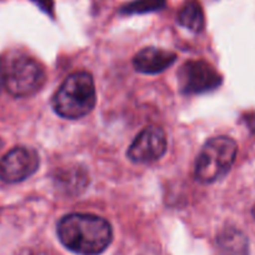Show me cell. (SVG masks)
I'll use <instances>...</instances> for the list:
<instances>
[{
	"mask_svg": "<svg viewBox=\"0 0 255 255\" xmlns=\"http://www.w3.org/2000/svg\"><path fill=\"white\" fill-rule=\"evenodd\" d=\"M4 88L15 98H26L35 94L45 83L43 65L31 56L11 53L1 60Z\"/></svg>",
	"mask_w": 255,
	"mask_h": 255,
	"instance_id": "3",
	"label": "cell"
},
{
	"mask_svg": "<svg viewBox=\"0 0 255 255\" xmlns=\"http://www.w3.org/2000/svg\"><path fill=\"white\" fill-rule=\"evenodd\" d=\"M97 103L93 77L87 72L70 74L53 98V108L65 119H80L89 114Z\"/></svg>",
	"mask_w": 255,
	"mask_h": 255,
	"instance_id": "2",
	"label": "cell"
},
{
	"mask_svg": "<svg viewBox=\"0 0 255 255\" xmlns=\"http://www.w3.org/2000/svg\"><path fill=\"white\" fill-rule=\"evenodd\" d=\"M4 87L3 83V68H1V60H0V90Z\"/></svg>",
	"mask_w": 255,
	"mask_h": 255,
	"instance_id": "14",
	"label": "cell"
},
{
	"mask_svg": "<svg viewBox=\"0 0 255 255\" xmlns=\"http://www.w3.org/2000/svg\"><path fill=\"white\" fill-rule=\"evenodd\" d=\"M39 154L33 148L16 146L0 159V180L8 184L20 183L39 168Z\"/></svg>",
	"mask_w": 255,
	"mask_h": 255,
	"instance_id": "6",
	"label": "cell"
},
{
	"mask_svg": "<svg viewBox=\"0 0 255 255\" xmlns=\"http://www.w3.org/2000/svg\"><path fill=\"white\" fill-rule=\"evenodd\" d=\"M61 244L79 255H98L113 240V229L104 218L93 214L73 213L58 223Z\"/></svg>",
	"mask_w": 255,
	"mask_h": 255,
	"instance_id": "1",
	"label": "cell"
},
{
	"mask_svg": "<svg viewBox=\"0 0 255 255\" xmlns=\"http://www.w3.org/2000/svg\"><path fill=\"white\" fill-rule=\"evenodd\" d=\"M31 1L44 13L54 16V0H31Z\"/></svg>",
	"mask_w": 255,
	"mask_h": 255,
	"instance_id": "13",
	"label": "cell"
},
{
	"mask_svg": "<svg viewBox=\"0 0 255 255\" xmlns=\"http://www.w3.org/2000/svg\"><path fill=\"white\" fill-rule=\"evenodd\" d=\"M222 75L203 60H190L179 72V87L184 94H203L220 87Z\"/></svg>",
	"mask_w": 255,
	"mask_h": 255,
	"instance_id": "5",
	"label": "cell"
},
{
	"mask_svg": "<svg viewBox=\"0 0 255 255\" xmlns=\"http://www.w3.org/2000/svg\"><path fill=\"white\" fill-rule=\"evenodd\" d=\"M178 23L195 33L204 28V11L198 0H186L178 13Z\"/></svg>",
	"mask_w": 255,
	"mask_h": 255,
	"instance_id": "11",
	"label": "cell"
},
{
	"mask_svg": "<svg viewBox=\"0 0 255 255\" xmlns=\"http://www.w3.org/2000/svg\"><path fill=\"white\" fill-rule=\"evenodd\" d=\"M55 186L64 194L79 195L89 184L87 169L80 165H72L60 169L54 176Z\"/></svg>",
	"mask_w": 255,
	"mask_h": 255,
	"instance_id": "9",
	"label": "cell"
},
{
	"mask_svg": "<svg viewBox=\"0 0 255 255\" xmlns=\"http://www.w3.org/2000/svg\"><path fill=\"white\" fill-rule=\"evenodd\" d=\"M218 247L224 255H249V240L237 228H225L217 238Z\"/></svg>",
	"mask_w": 255,
	"mask_h": 255,
	"instance_id": "10",
	"label": "cell"
},
{
	"mask_svg": "<svg viewBox=\"0 0 255 255\" xmlns=\"http://www.w3.org/2000/svg\"><path fill=\"white\" fill-rule=\"evenodd\" d=\"M238 145L229 136H215L208 140L195 161V178L210 184L227 175L234 164Z\"/></svg>",
	"mask_w": 255,
	"mask_h": 255,
	"instance_id": "4",
	"label": "cell"
},
{
	"mask_svg": "<svg viewBox=\"0 0 255 255\" xmlns=\"http://www.w3.org/2000/svg\"><path fill=\"white\" fill-rule=\"evenodd\" d=\"M166 0H134L125 4L120 9V13L124 15L134 14H146L151 11H158L165 8Z\"/></svg>",
	"mask_w": 255,
	"mask_h": 255,
	"instance_id": "12",
	"label": "cell"
},
{
	"mask_svg": "<svg viewBox=\"0 0 255 255\" xmlns=\"http://www.w3.org/2000/svg\"><path fill=\"white\" fill-rule=\"evenodd\" d=\"M176 60L173 51L159 48H144L134 58V68L143 74H159L171 67Z\"/></svg>",
	"mask_w": 255,
	"mask_h": 255,
	"instance_id": "8",
	"label": "cell"
},
{
	"mask_svg": "<svg viewBox=\"0 0 255 255\" xmlns=\"http://www.w3.org/2000/svg\"><path fill=\"white\" fill-rule=\"evenodd\" d=\"M36 255H53V254H50V253H39V254Z\"/></svg>",
	"mask_w": 255,
	"mask_h": 255,
	"instance_id": "15",
	"label": "cell"
},
{
	"mask_svg": "<svg viewBox=\"0 0 255 255\" xmlns=\"http://www.w3.org/2000/svg\"><path fill=\"white\" fill-rule=\"evenodd\" d=\"M168 141L165 131L159 127H148L140 131L128 149V158L138 164L159 160L165 154Z\"/></svg>",
	"mask_w": 255,
	"mask_h": 255,
	"instance_id": "7",
	"label": "cell"
},
{
	"mask_svg": "<svg viewBox=\"0 0 255 255\" xmlns=\"http://www.w3.org/2000/svg\"><path fill=\"white\" fill-rule=\"evenodd\" d=\"M0 146H1V140H0Z\"/></svg>",
	"mask_w": 255,
	"mask_h": 255,
	"instance_id": "16",
	"label": "cell"
}]
</instances>
